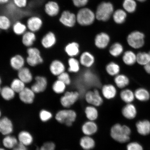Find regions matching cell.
Wrapping results in <instances>:
<instances>
[{
	"mask_svg": "<svg viewBox=\"0 0 150 150\" xmlns=\"http://www.w3.org/2000/svg\"><path fill=\"white\" fill-rule=\"evenodd\" d=\"M131 130L130 127L126 125H122L117 123L112 126L110 129V135L111 137L116 142L125 143L130 139Z\"/></svg>",
	"mask_w": 150,
	"mask_h": 150,
	"instance_id": "6da1fadb",
	"label": "cell"
},
{
	"mask_svg": "<svg viewBox=\"0 0 150 150\" xmlns=\"http://www.w3.org/2000/svg\"><path fill=\"white\" fill-rule=\"evenodd\" d=\"M77 113L74 110L65 108L58 111L56 114V121L61 124H64L68 127L72 126L76 121Z\"/></svg>",
	"mask_w": 150,
	"mask_h": 150,
	"instance_id": "7a4b0ae2",
	"label": "cell"
},
{
	"mask_svg": "<svg viewBox=\"0 0 150 150\" xmlns=\"http://www.w3.org/2000/svg\"><path fill=\"white\" fill-rule=\"evenodd\" d=\"M86 102L89 105L99 107L104 103V98L100 91L97 88L89 90L86 92L84 95Z\"/></svg>",
	"mask_w": 150,
	"mask_h": 150,
	"instance_id": "3957f363",
	"label": "cell"
},
{
	"mask_svg": "<svg viewBox=\"0 0 150 150\" xmlns=\"http://www.w3.org/2000/svg\"><path fill=\"white\" fill-rule=\"evenodd\" d=\"M113 10V5L111 3L103 2L97 7L95 14L96 18L99 21H106L109 19Z\"/></svg>",
	"mask_w": 150,
	"mask_h": 150,
	"instance_id": "277c9868",
	"label": "cell"
},
{
	"mask_svg": "<svg viewBox=\"0 0 150 150\" xmlns=\"http://www.w3.org/2000/svg\"><path fill=\"white\" fill-rule=\"evenodd\" d=\"M145 35L139 31L132 32L127 38V42L131 47L134 49H139L145 44Z\"/></svg>",
	"mask_w": 150,
	"mask_h": 150,
	"instance_id": "5b68a950",
	"label": "cell"
},
{
	"mask_svg": "<svg viewBox=\"0 0 150 150\" xmlns=\"http://www.w3.org/2000/svg\"><path fill=\"white\" fill-rule=\"evenodd\" d=\"M80 96L78 91H66L61 97L60 103L63 108H70L77 102Z\"/></svg>",
	"mask_w": 150,
	"mask_h": 150,
	"instance_id": "8992f818",
	"label": "cell"
},
{
	"mask_svg": "<svg viewBox=\"0 0 150 150\" xmlns=\"http://www.w3.org/2000/svg\"><path fill=\"white\" fill-rule=\"evenodd\" d=\"M28 56L26 61L30 66L35 67L42 64L44 62L41 52L38 48L31 47L27 50Z\"/></svg>",
	"mask_w": 150,
	"mask_h": 150,
	"instance_id": "52a82bcc",
	"label": "cell"
},
{
	"mask_svg": "<svg viewBox=\"0 0 150 150\" xmlns=\"http://www.w3.org/2000/svg\"><path fill=\"white\" fill-rule=\"evenodd\" d=\"M76 18L77 21L80 25L87 26L91 25L93 23L96 16L91 9L83 8L79 11Z\"/></svg>",
	"mask_w": 150,
	"mask_h": 150,
	"instance_id": "ba28073f",
	"label": "cell"
},
{
	"mask_svg": "<svg viewBox=\"0 0 150 150\" xmlns=\"http://www.w3.org/2000/svg\"><path fill=\"white\" fill-rule=\"evenodd\" d=\"M26 24L28 30L35 33L42 29L43 21L40 16H30L27 19Z\"/></svg>",
	"mask_w": 150,
	"mask_h": 150,
	"instance_id": "9c48e42d",
	"label": "cell"
},
{
	"mask_svg": "<svg viewBox=\"0 0 150 150\" xmlns=\"http://www.w3.org/2000/svg\"><path fill=\"white\" fill-rule=\"evenodd\" d=\"M100 93L103 98L107 100H111L117 97V88L114 84L107 83L104 84L100 90Z\"/></svg>",
	"mask_w": 150,
	"mask_h": 150,
	"instance_id": "30bf717a",
	"label": "cell"
},
{
	"mask_svg": "<svg viewBox=\"0 0 150 150\" xmlns=\"http://www.w3.org/2000/svg\"><path fill=\"white\" fill-rule=\"evenodd\" d=\"M79 60L81 65L84 68L90 69L95 64L96 58L93 54L89 51H84L80 54Z\"/></svg>",
	"mask_w": 150,
	"mask_h": 150,
	"instance_id": "8fae6325",
	"label": "cell"
},
{
	"mask_svg": "<svg viewBox=\"0 0 150 150\" xmlns=\"http://www.w3.org/2000/svg\"><path fill=\"white\" fill-rule=\"evenodd\" d=\"M48 80L44 76H37L35 78V82L31 87L35 93H42L46 89Z\"/></svg>",
	"mask_w": 150,
	"mask_h": 150,
	"instance_id": "7c38bea8",
	"label": "cell"
},
{
	"mask_svg": "<svg viewBox=\"0 0 150 150\" xmlns=\"http://www.w3.org/2000/svg\"><path fill=\"white\" fill-rule=\"evenodd\" d=\"M14 131L12 122L8 117H4L0 119V133L6 136L12 134Z\"/></svg>",
	"mask_w": 150,
	"mask_h": 150,
	"instance_id": "4fadbf2b",
	"label": "cell"
},
{
	"mask_svg": "<svg viewBox=\"0 0 150 150\" xmlns=\"http://www.w3.org/2000/svg\"><path fill=\"white\" fill-rule=\"evenodd\" d=\"M35 93L31 88L26 87L18 93L20 100L25 104H31L34 101Z\"/></svg>",
	"mask_w": 150,
	"mask_h": 150,
	"instance_id": "5bb4252c",
	"label": "cell"
},
{
	"mask_svg": "<svg viewBox=\"0 0 150 150\" xmlns=\"http://www.w3.org/2000/svg\"><path fill=\"white\" fill-rule=\"evenodd\" d=\"M59 21L61 23L66 27H73L76 23V15L70 11H63L61 14Z\"/></svg>",
	"mask_w": 150,
	"mask_h": 150,
	"instance_id": "9a60e30c",
	"label": "cell"
},
{
	"mask_svg": "<svg viewBox=\"0 0 150 150\" xmlns=\"http://www.w3.org/2000/svg\"><path fill=\"white\" fill-rule=\"evenodd\" d=\"M57 42V38L53 32L49 31L42 37L41 44L44 48H51L55 45Z\"/></svg>",
	"mask_w": 150,
	"mask_h": 150,
	"instance_id": "2e32d148",
	"label": "cell"
},
{
	"mask_svg": "<svg viewBox=\"0 0 150 150\" xmlns=\"http://www.w3.org/2000/svg\"><path fill=\"white\" fill-rule=\"evenodd\" d=\"M110 41L109 35L105 33H101L95 38V46L99 50H104L108 47Z\"/></svg>",
	"mask_w": 150,
	"mask_h": 150,
	"instance_id": "e0dca14e",
	"label": "cell"
},
{
	"mask_svg": "<svg viewBox=\"0 0 150 150\" xmlns=\"http://www.w3.org/2000/svg\"><path fill=\"white\" fill-rule=\"evenodd\" d=\"M49 70L53 76L57 77L66 71V66L63 62L59 59H55L50 63Z\"/></svg>",
	"mask_w": 150,
	"mask_h": 150,
	"instance_id": "ac0fdd59",
	"label": "cell"
},
{
	"mask_svg": "<svg viewBox=\"0 0 150 150\" xmlns=\"http://www.w3.org/2000/svg\"><path fill=\"white\" fill-rule=\"evenodd\" d=\"M59 7L58 4L55 1H49L44 5V10L45 13L49 16L53 17L57 16L59 12Z\"/></svg>",
	"mask_w": 150,
	"mask_h": 150,
	"instance_id": "d6986e66",
	"label": "cell"
},
{
	"mask_svg": "<svg viewBox=\"0 0 150 150\" xmlns=\"http://www.w3.org/2000/svg\"><path fill=\"white\" fill-rule=\"evenodd\" d=\"M98 125L94 121H89L85 122L82 125L81 130L85 136H91L97 132Z\"/></svg>",
	"mask_w": 150,
	"mask_h": 150,
	"instance_id": "ffe728a7",
	"label": "cell"
},
{
	"mask_svg": "<svg viewBox=\"0 0 150 150\" xmlns=\"http://www.w3.org/2000/svg\"><path fill=\"white\" fill-rule=\"evenodd\" d=\"M114 85L117 88L121 90L126 88L130 83V80L127 75L120 74L114 77L113 79Z\"/></svg>",
	"mask_w": 150,
	"mask_h": 150,
	"instance_id": "44dd1931",
	"label": "cell"
},
{
	"mask_svg": "<svg viewBox=\"0 0 150 150\" xmlns=\"http://www.w3.org/2000/svg\"><path fill=\"white\" fill-rule=\"evenodd\" d=\"M64 51L69 57H76L80 54L79 45L76 42L69 43L65 46Z\"/></svg>",
	"mask_w": 150,
	"mask_h": 150,
	"instance_id": "7402d4cb",
	"label": "cell"
},
{
	"mask_svg": "<svg viewBox=\"0 0 150 150\" xmlns=\"http://www.w3.org/2000/svg\"><path fill=\"white\" fill-rule=\"evenodd\" d=\"M122 115L126 119H134L137 114V110L135 106L132 103L127 104L122 108Z\"/></svg>",
	"mask_w": 150,
	"mask_h": 150,
	"instance_id": "603a6c76",
	"label": "cell"
},
{
	"mask_svg": "<svg viewBox=\"0 0 150 150\" xmlns=\"http://www.w3.org/2000/svg\"><path fill=\"white\" fill-rule=\"evenodd\" d=\"M25 62L23 56L17 54L11 58L10 65L13 70L18 71L24 67Z\"/></svg>",
	"mask_w": 150,
	"mask_h": 150,
	"instance_id": "cb8c5ba5",
	"label": "cell"
},
{
	"mask_svg": "<svg viewBox=\"0 0 150 150\" xmlns=\"http://www.w3.org/2000/svg\"><path fill=\"white\" fill-rule=\"evenodd\" d=\"M17 138L19 143L27 147L31 145L33 142L32 135L27 131H21L19 133Z\"/></svg>",
	"mask_w": 150,
	"mask_h": 150,
	"instance_id": "d4e9b609",
	"label": "cell"
},
{
	"mask_svg": "<svg viewBox=\"0 0 150 150\" xmlns=\"http://www.w3.org/2000/svg\"><path fill=\"white\" fill-rule=\"evenodd\" d=\"M122 56V61L125 65L132 66L137 63L136 54L132 50H126Z\"/></svg>",
	"mask_w": 150,
	"mask_h": 150,
	"instance_id": "484cf974",
	"label": "cell"
},
{
	"mask_svg": "<svg viewBox=\"0 0 150 150\" xmlns=\"http://www.w3.org/2000/svg\"><path fill=\"white\" fill-rule=\"evenodd\" d=\"M18 78L25 84L31 83L33 79V75L30 70L25 67L18 71Z\"/></svg>",
	"mask_w": 150,
	"mask_h": 150,
	"instance_id": "4316f807",
	"label": "cell"
},
{
	"mask_svg": "<svg viewBox=\"0 0 150 150\" xmlns=\"http://www.w3.org/2000/svg\"><path fill=\"white\" fill-rule=\"evenodd\" d=\"M121 67L119 64L114 61L108 63L105 67V70L108 76L115 77L120 74Z\"/></svg>",
	"mask_w": 150,
	"mask_h": 150,
	"instance_id": "83f0119b",
	"label": "cell"
},
{
	"mask_svg": "<svg viewBox=\"0 0 150 150\" xmlns=\"http://www.w3.org/2000/svg\"><path fill=\"white\" fill-rule=\"evenodd\" d=\"M35 33L29 30L22 35V42L24 46L28 48L32 47L36 40Z\"/></svg>",
	"mask_w": 150,
	"mask_h": 150,
	"instance_id": "f1b7e54d",
	"label": "cell"
},
{
	"mask_svg": "<svg viewBox=\"0 0 150 150\" xmlns=\"http://www.w3.org/2000/svg\"><path fill=\"white\" fill-rule=\"evenodd\" d=\"M120 97L126 104L132 103L135 99L134 92L127 88L121 90L120 93Z\"/></svg>",
	"mask_w": 150,
	"mask_h": 150,
	"instance_id": "f546056e",
	"label": "cell"
},
{
	"mask_svg": "<svg viewBox=\"0 0 150 150\" xmlns=\"http://www.w3.org/2000/svg\"><path fill=\"white\" fill-rule=\"evenodd\" d=\"M139 134L142 136H147L150 134V122L148 120L139 121L136 124Z\"/></svg>",
	"mask_w": 150,
	"mask_h": 150,
	"instance_id": "4dcf8cb0",
	"label": "cell"
},
{
	"mask_svg": "<svg viewBox=\"0 0 150 150\" xmlns=\"http://www.w3.org/2000/svg\"><path fill=\"white\" fill-rule=\"evenodd\" d=\"M135 98L141 102H146L150 98V92L143 87L139 88L134 91Z\"/></svg>",
	"mask_w": 150,
	"mask_h": 150,
	"instance_id": "1f68e13d",
	"label": "cell"
},
{
	"mask_svg": "<svg viewBox=\"0 0 150 150\" xmlns=\"http://www.w3.org/2000/svg\"><path fill=\"white\" fill-rule=\"evenodd\" d=\"M67 64V71L69 73L76 74L80 72L81 65L79 60L76 57H69Z\"/></svg>",
	"mask_w": 150,
	"mask_h": 150,
	"instance_id": "d6a6232c",
	"label": "cell"
},
{
	"mask_svg": "<svg viewBox=\"0 0 150 150\" xmlns=\"http://www.w3.org/2000/svg\"><path fill=\"white\" fill-rule=\"evenodd\" d=\"M124 47L121 43L116 42L112 44L109 49L110 55L114 58H117L122 55L124 52Z\"/></svg>",
	"mask_w": 150,
	"mask_h": 150,
	"instance_id": "836d02e7",
	"label": "cell"
},
{
	"mask_svg": "<svg viewBox=\"0 0 150 150\" xmlns=\"http://www.w3.org/2000/svg\"><path fill=\"white\" fill-rule=\"evenodd\" d=\"M80 145L84 150H91L95 147L96 143L94 140L91 136H85L81 138Z\"/></svg>",
	"mask_w": 150,
	"mask_h": 150,
	"instance_id": "e575fe53",
	"label": "cell"
},
{
	"mask_svg": "<svg viewBox=\"0 0 150 150\" xmlns=\"http://www.w3.org/2000/svg\"><path fill=\"white\" fill-rule=\"evenodd\" d=\"M2 142L5 149H14L19 143L18 138L11 134L5 136Z\"/></svg>",
	"mask_w": 150,
	"mask_h": 150,
	"instance_id": "d590c367",
	"label": "cell"
},
{
	"mask_svg": "<svg viewBox=\"0 0 150 150\" xmlns=\"http://www.w3.org/2000/svg\"><path fill=\"white\" fill-rule=\"evenodd\" d=\"M12 29L15 35L20 36L23 35L27 31V25L19 20H17L13 24Z\"/></svg>",
	"mask_w": 150,
	"mask_h": 150,
	"instance_id": "8d00e7d4",
	"label": "cell"
},
{
	"mask_svg": "<svg viewBox=\"0 0 150 150\" xmlns=\"http://www.w3.org/2000/svg\"><path fill=\"white\" fill-rule=\"evenodd\" d=\"M84 112L86 117L89 121H94L98 117V111L96 107L89 105L85 108Z\"/></svg>",
	"mask_w": 150,
	"mask_h": 150,
	"instance_id": "74e56055",
	"label": "cell"
},
{
	"mask_svg": "<svg viewBox=\"0 0 150 150\" xmlns=\"http://www.w3.org/2000/svg\"><path fill=\"white\" fill-rule=\"evenodd\" d=\"M12 20L10 17L5 14H0V30L7 31L12 28Z\"/></svg>",
	"mask_w": 150,
	"mask_h": 150,
	"instance_id": "f35d334b",
	"label": "cell"
},
{
	"mask_svg": "<svg viewBox=\"0 0 150 150\" xmlns=\"http://www.w3.org/2000/svg\"><path fill=\"white\" fill-rule=\"evenodd\" d=\"M0 93L4 100L9 101L14 98L16 93L10 86H5L1 88Z\"/></svg>",
	"mask_w": 150,
	"mask_h": 150,
	"instance_id": "ab89813d",
	"label": "cell"
},
{
	"mask_svg": "<svg viewBox=\"0 0 150 150\" xmlns=\"http://www.w3.org/2000/svg\"><path fill=\"white\" fill-rule=\"evenodd\" d=\"M137 63L143 66L148 64L150 61V54L149 52H139L136 54Z\"/></svg>",
	"mask_w": 150,
	"mask_h": 150,
	"instance_id": "60d3db41",
	"label": "cell"
},
{
	"mask_svg": "<svg viewBox=\"0 0 150 150\" xmlns=\"http://www.w3.org/2000/svg\"><path fill=\"white\" fill-rule=\"evenodd\" d=\"M67 86L64 82L57 79L52 84V89L54 92L57 94H63L66 91Z\"/></svg>",
	"mask_w": 150,
	"mask_h": 150,
	"instance_id": "b9f144b4",
	"label": "cell"
},
{
	"mask_svg": "<svg viewBox=\"0 0 150 150\" xmlns=\"http://www.w3.org/2000/svg\"><path fill=\"white\" fill-rule=\"evenodd\" d=\"M10 86L15 93L18 94L26 87L25 84L18 78L13 80Z\"/></svg>",
	"mask_w": 150,
	"mask_h": 150,
	"instance_id": "7bdbcfd3",
	"label": "cell"
},
{
	"mask_svg": "<svg viewBox=\"0 0 150 150\" xmlns=\"http://www.w3.org/2000/svg\"><path fill=\"white\" fill-rule=\"evenodd\" d=\"M127 16L126 12L121 9H117L114 13L113 18L114 21L119 24L123 23L125 21Z\"/></svg>",
	"mask_w": 150,
	"mask_h": 150,
	"instance_id": "ee69618b",
	"label": "cell"
},
{
	"mask_svg": "<svg viewBox=\"0 0 150 150\" xmlns=\"http://www.w3.org/2000/svg\"><path fill=\"white\" fill-rule=\"evenodd\" d=\"M123 6L125 12L133 13L136 10L137 4L135 0H124Z\"/></svg>",
	"mask_w": 150,
	"mask_h": 150,
	"instance_id": "f6af8a7d",
	"label": "cell"
},
{
	"mask_svg": "<svg viewBox=\"0 0 150 150\" xmlns=\"http://www.w3.org/2000/svg\"><path fill=\"white\" fill-rule=\"evenodd\" d=\"M39 117L41 121L43 122H46L52 119V114L48 110H42L39 112Z\"/></svg>",
	"mask_w": 150,
	"mask_h": 150,
	"instance_id": "bcb514c9",
	"label": "cell"
},
{
	"mask_svg": "<svg viewBox=\"0 0 150 150\" xmlns=\"http://www.w3.org/2000/svg\"><path fill=\"white\" fill-rule=\"evenodd\" d=\"M69 74L70 73L65 71L57 77V79L61 81L67 86H70L72 83V80Z\"/></svg>",
	"mask_w": 150,
	"mask_h": 150,
	"instance_id": "7dc6e473",
	"label": "cell"
},
{
	"mask_svg": "<svg viewBox=\"0 0 150 150\" xmlns=\"http://www.w3.org/2000/svg\"><path fill=\"white\" fill-rule=\"evenodd\" d=\"M13 4L19 9L25 8L28 5V0H12Z\"/></svg>",
	"mask_w": 150,
	"mask_h": 150,
	"instance_id": "c3c4849f",
	"label": "cell"
},
{
	"mask_svg": "<svg viewBox=\"0 0 150 150\" xmlns=\"http://www.w3.org/2000/svg\"><path fill=\"white\" fill-rule=\"evenodd\" d=\"M127 150H144L142 146L138 142H131L127 146Z\"/></svg>",
	"mask_w": 150,
	"mask_h": 150,
	"instance_id": "681fc988",
	"label": "cell"
},
{
	"mask_svg": "<svg viewBox=\"0 0 150 150\" xmlns=\"http://www.w3.org/2000/svg\"><path fill=\"white\" fill-rule=\"evenodd\" d=\"M75 6L81 7L84 6L87 4L88 0H72Z\"/></svg>",
	"mask_w": 150,
	"mask_h": 150,
	"instance_id": "f907efd6",
	"label": "cell"
},
{
	"mask_svg": "<svg viewBox=\"0 0 150 150\" xmlns=\"http://www.w3.org/2000/svg\"><path fill=\"white\" fill-rule=\"evenodd\" d=\"M43 146L48 150H55L56 148L55 144L52 142H45Z\"/></svg>",
	"mask_w": 150,
	"mask_h": 150,
	"instance_id": "816d5d0a",
	"label": "cell"
},
{
	"mask_svg": "<svg viewBox=\"0 0 150 150\" xmlns=\"http://www.w3.org/2000/svg\"><path fill=\"white\" fill-rule=\"evenodd\" d=\"M12 150H28L27 147L19 143L16 147Z\"/></svg>",
	"mask_w": 150,
	"mask_h": 150,
	"instance_id": "f5cc1de1",
	"label": "cell"
},
{
	"mask_svg": "<svg viewBox=\"0 0 150 150\" xmlns=\"http://www.w3.org/2000/svg\"><path fill=\"white\" fill-rule=\"evenodd\" d=\"M150 54V50L149 52ZM144 70L147 74L150 75V61L148 64L144 67Z\"/></svg>",
	"mask_w": 150,
	"mask_h": 150,
	"instance_id": "db71d44e",
	"label": "cell"
},
{
	"mask_svg": "<svg viewBox=\"0 0 150 150\" xmlns=\"http://www.w3.org/2000/svg\"><path fill=\"white\" fill-rule=\"evenodd\" d=\"M10 2L11 0H0V6L6 5Z\"/></svg>",
	"mask_w": 150,
	"mask_h": 150,
	"instance_id": "11a10c76",
	"label": "cell"
},
{
	"mask_svg": "<svg viewBox=\"0 0 150 150\" xmlns=\"http://www.w3.org/2000/svg\"><path fill=\"white\" fill-rule=\"evenodd\" d=\"M36 150H48L46 148L44 147L43 145L41 146L40 148H37Z\"/></svg>",
	"mask_w": 150,
	"mask_h": 150,
	"instance_id": "9f6ffc18",
	"label": "cell"
},
{
	"mask_svg": "<svg viewBox=\"0 0 150 150\" xmlns=\"http://www.w3.org/2000/svg\"><path fill=\"white\" fill-rule=\"evenodd\" d=\"M2 83V80L1 77L0 76V91H1V85Z\"/></svg>",
	"mask_w": 150,
	"mask_h": 150,
	"instance_id": "6f0895ef",
	"label": "cell"
},
{
	"mask_svg": "<svg viewBox=\"0 0 150 150\" xmlns=\"http://www.w3.org/2000/svg\"><path fill=\"white\" fill-rule=\"evenodd\" d=\"M135 1L140 2H144L146 0H135Z\"/></svg>",
	"mask_w": 150,
	"mask_h": 150,
	"instance_id": "680465c9",
	"label": "cell"
},
{
	"mask_svg": "<svg viewBox=\"0 0 150 150\" xmlns=\"http://www.w3.org/2000/svg\"><path fill=\"white\" fill-rule=\"evenodd\" d=\"M0 150H6L5 148H0Z\"/></svg>",
	"mask_w": 150,
	"mask_h": 150,
	"instance_id": "91938a15",
	"label": "cell"
},
{
	"mask_svg": "<svg viewBox=\"0 0 150 150\" xmlns=\"http://www.w3.org/2000/svg\"><path fill=\"white\" fill-rule=\"evenodd\" d=\"M1 110H0V119H1Z\"/></svg>",
	"mask_w": 150,
	"mask_h": 150,
	"instance_id": "94428289",
	"label": "cell"
}]
</instances>
